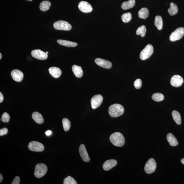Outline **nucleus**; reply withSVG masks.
<instances>
[{"instance_id":"26","label":"nucleus","mask_w":184,"mask_h":184,"mask_svg":"<svg viewBox=\"0 0 184 184\" xmlns=\"http://www.w3.org/2000/svg\"><path fill=\"white\" fill-rule=\"evenodd\" d=\"M51 3L49 1H43L40 5L39 8L42 11H45L49 10L51 6Z\"/></svg>"},{"instance_id":"24","label":"nucleus","mask_w":184,"mask_h":184,"mask_svg":"<svg viewBox=\"0 0 184 184\" xmlns=\"http://www.w3.org/2000/svg\"><path fill=\"white\" fill-rule=\"evenodd\" d=\"M168 12L171 16H174L177 14L178 12L177 5L174 3H171L170 5V8L168 9Z\"/></svg>"},{"instance_id":"41","label":"nucleus","mask_w":184,"mask_h":184,"mask_svg":"<svg viewBox=\"0 0 184 184\" xmlns=\"http://www.w3.org/2000/svg\"><path fill=\"white\" fill-rule=\"evenodd\" d=\"M2 58V55L1 53H0V60Z\"/></svg>"},{"instance_id":"8","label":"nucleus","mask_w":184,"mask_h":184,"mask_svg":"<svg viewBox=\"0 0 184 184\" xmlns=\"http://www.w3.org/2000/svg\"><path fill=\"white\" fill-rule=\"evenodd\" d=\"M28 148L30 150L35 152H41L44 149L43 144L37 141H32L28 144Z\"/></svg>"},{"instance_id":"21","label":"nucleus","mask_w":184,"mask_h":184,"mask_svg":"<svg viewBox=\"0 0 184 184\" xmlns=\"http://www.w3.org/2000/svg\"><path fill=\"white\" fill-rule=\"evenodd\" d=\"M57 42L59 44L68 47H75L77 45V43L70 41L63 40H58L57 41Z\"/></svg>"},{"instance_id":"38","label":"nucleus","mask_w":184,"mask_h":184,"mask_svg":"<svg viewBox=\"0 0 184 184\" xmlns=\"http://www.w3.org/2000/svg\"><path fill=\"white\" fill-rule=\"evenodd\" d=\"M3 96L1 92H0V103H1L3 100Z\"/></svg>"},{"instance_id":"5","label":"nucleus","mask_w":184,"mask_h":184,"mask_svg":"<svg viewBox=\"0 0 184 184\" xmlns=\"http://www.w3.org/2000/svg\"><path fill=\"white\" fill-rule=\"evenodd\" d=\"M54 27L55 29L59 30H70L72 28L71 24L65 21L60 20L55 22L54 24Z\"/></svg>"},{"instance_id":"39","label":"nucleus","mask_w":184,"mask_h":184,"mask_svg":"<svg viewBox=\"0 0 184 184\" xmlns=\"http://www.w3.org/2000/svg\"><path fill=\"white\" fill-rule=\"evenodd\" d=\"M3 180V177L2 174H0V182L1 183L2 181Z\"/></svg>"},{"instance_id":"33","label":"nucleus","mask_w":184,"mask_h":184,"mask_svg":"<svg viewBox=\"0 0 184 184\" xmlns=\"http://www.w3.org/2000/svg\"><path fill=\"white\" fill-rule=\"evenodd\" d=\"M10 119V116L8 113L5 112L3 114L1 117V120L4 122H8Z\"/></svg>"},{"instance_id":"10","label":"nucleus","mask_w":184,"mask_h":184,"mask_svg":"<svg viewBox=\"0 0 184 184\" xmlns=\"http://www.w3.org/2000/svg\"><path fill=\"white\" fill-rule=\"evenodd\" d=\"M31 54L33 57L39 60H45L48 57V55L46 53L38 49L32 51Z\"/></svg>"},{"instance_id":"23","label":"nucleus","mask_w":184,"mask_h":184,"mask_svg":"<svg viewBox=\"0 0 184 184\" xmlns=\"http://www.w3.org/2000/svg\"><path fill=\"white\" fill-rule=\"evenodd\" d=\"M149 15V11L146 8H143L138 11V16L140 18L146 19L148 16Z\"/></svg>"},{"instance_id":"16","label":"nucleus","mask_w":184,"mask_h":184,"mask_svg":"<svg viewBox=\"0 0 184 184\" xmlns=\"http://www.w3.org/2000/svg\"><path fill=\"white\" fill-rule=\"evenodd\" d=\"M117 161L114 159L106 161L103 164V168L104 170L108 171L116 166Z\"/></svg>"},{"instance_id":"11","label":"nucleus","mask_w":184,"mask_h":184,"mask_svg":"<svg viewBox=\"0 0 184 184\" xmlns=\"http://www.w3.org/2000/svg\"><path fill=\"white\" fill-rule=\"evenodd\" d=\"M78 7L79 10L84 13H89L92 11V5L87 1H81L79 3Z\"/></svg>"},{"instance_id":"29","label":"nucleus","mask_w":184,"mask_h":184,"mask_svg":"<svg viewBox=\"0 0 184 184\" xmlns=\"http://www.w3.org/2000/svg\"><path fill=\"white\" fill-rule=\"evenodd\" d=\"M164 96L162 94L160 93H156L153 94L152 98V99L156 102H160L162 101L164 99Z\"/></svg>"},{"instance_id":"36","label":"nucleus","mask_w":184,"mask_h":184,"mask_svg":"<svg viewBox=\"0 0 184 184\" xmlns=\"http://www.w3.org/2000/svg\"><path fill=\"white\" fill-rule=\"evenodd\" d=\"M20 183V178L18 176H16L12 182V184H19Z\"/></svg>"},{"instance_id":"32","label":"nucleus","mask_w":184,"mask_h":184,"mask_svg":"<svg viewBox=\"0 0 184 184\" xmlns=\"http://www.w3.org/2000/svg\"><path fill=\"white\" fill-rule=\"evenodd\" d=\"M64 184H77L75 180L71 176H68L64 179Z\"/></svg>"},{"instance_id":"22","label":"nucleus","mask_w":184,"mask_h":184,"mask_svg":"<svg viewBox=\"0 0 184 184\" xmlns=\"http://www.w3.org/2000/svg\"><path fill=\"white\" fill-rule=\"evenodd\" d=\"M32 118L35 122L38 124H42L44 122L43 117L41 114L38 112H35L32 114Z\"/></svg>"},{"instance_id":"1","label":"nucleus","mask_w":184,"mask_h":184,"mask_svg":"<svg viewBox=\"0 0 184 184\" xmlns=\"http://www.w3.org/2000/svg\"><path fill=\"white\" fill-rule=\"evenodd\" d=\"M124 108L120 104H115L110 106L109 109V114L112 117L120 116L124 113Z\"/></svg>"},{"instance_id":"13","label":"nucleus","mask_w":184,"mask_h":184,"mask_svg":"<svg viewBox=\"0 0 184 184\" xmlns=\"http://www.w3.org/2000/svg\"><path fill=\"white\" fill-rule=\"evenodd\" d=\"M95 62L100 67L107 69H110L112 65L111 62L109 61L100 58L96 59Z\"/></svg>"},{"instance_id":"4","label":"nucleus","mask_w":184,"mask_h":184,"mask_svg":"<svg viewBox=\"0 0 184 184\" xmlns=\"http://www.w3.org/2000/svg\"><path fill=\"white\" fill-rule=\"evenodd\" d=\"M153 53V47L151 44H148L146 46L140 54V59L144 60L148 59Z\"/></svg>"},{"instance_id":"34","label":"nucleus","mask_w":184,"mask_h":184,"mask_svg":"<svg viewBox=\"0 0 184 184\" xmlns=\"http://www.w3.org/2000/svg\"><path fill=\"white\" fill-rule=\"evenodd\" d=\"M134 85L136 89H139L141 88L142 86V81L141 79H136L134 83Z\"/></svg>"},{"instance_id":"17","label":"nucleus","mask_w":184,"mask_h":184,"mask_svg":"<svg viewBox=\"0 0 184 184\" xmlns=\"http://www.w3.org/2000/svg\"><path fill=\"white\" fill-rule=\"evenodd\" d=\"M49 71L50 75L55 78H58L62 75V71L59 68L51 67L49 68Z\"/></svg>"},{"instance_id":"35","label":"nucleus","mask_w":184,"mask_h":184,"mask_svg":"<svg viewBox=\"0 0 184 184\" xmlns=\"http://www.w3.org/2000/svg\"><path fill=\"white\" fill-rule=\"evenodd\" d=\"M8 132V130L7 128H3L0 130V136H2L6 135Z\"/></svg>"},{"instance_id":"9","label":"nucleus","mask_w":184,"mask_h":184,"mask_svg":"<svg viewBox=\"0 0 184 184\" xmlns=\"http://www.w3.org/2000/svg\"><path fill=\"white\" fill-rule=\"evenodd\" d=\"M103 101V98L100 94L96 95L91 100V105L92 109H96L101 105Z\"/></svg>"},{"instance_id":"20","label":"nucleus","mask_w":184,"mask_h":184,"mask_svg":"<svg viewBox=\"0 0 184 184\" xmlns=\"http://www.w3.org/2000/svg\"><path fill=\"white\" fill-rule=\"evenodd\" d=\"M72 70L75 76L78 78H81L83 76V71L80 66L74 65L72 67Z\"/></svg>"},{"instance_id":"3","label":"nucleus","mask_w":184,"mask_h":184,"mask_svg":"<svg viewBox=\"0 0 184 184\" xmlns=\"http://www.w3.org/2000/svg\"><path fill=\"white\" fill-rule=\"evenodd\" d=\"M47 171V168L46 165L40 163L36 166L34 174L36 177L40 178L45 175Z\"/></svg>"},{"instance_id":"2","label":"nucleus","mask_w":184,"mask_h":184,"mask_svg":"<svg viewBox=\"0 0 184 184\" xmlns=\"http://www.w3.org/2000/svg\"><path fill=\"white\" fill-rule=\"evenodd\" d=\"M110 141L114 145L121 147L124 145L125 139L124 136L120 133H114L110 136Z\"/></svg>"},{"instance_id":"12","label":"nucleus","mask_w":184,"mask_h":184,"mask_svg":"<svg viewBox=\"0 0 184 184\" xmlns=\"http://www.w3.org/2000/svg\"><path fill=\"white\" fill-rule=\"evenodd\" d=\"M183 82V79L181 76L176 75H174L170 80V84L176 87L181 86Z\"/></svg>"},{"instance_id":"18","label":"nucleus","mask_w":184,"mask_h":184,"mask_svg":"<svg viewBox=\"0 0 184 184\" xmlns=\"http://www.w3.org/2000/svg\"><path fill=\"white\" fill-rule=\"evenodd\" d=\"M135 0H129L123 3L121 5V8L124 10H126L133 8L135 5Z\"/></svg>"},{"instance_id":"27","label":"nucleus","mask_w":184,"mask_h":184,"mask_svg":"<svg viewBox=\"0 0 184 184\" xmlns=\"http://www.w3.org/2000/svg\"><path fill=\"white\" fill-rule=\"evenodd\" d=\"M155 25L159 30L162 29L163 22L162 17L157 16L155 17Z\"/></svg>"},{"instance_id":"19","label":"nucleus","mask_w":184,"mask_h":184,"mask_svg":"<svg viewBox=\"0 0 184 184\" xmlns=\"http://www.w3.org/2000/svg\"><path fill=\"white\" fill-rule=\"evenodd\" d=\"M167 139L172 146H176L178 145V143L177 139L173 134L171 133H169L167 135Z\"/></svg>"},{"instance_id":"37","label":"nucleus","mask_w":184,"mask_h":184,"mask_svg":"<svg viewBox=\"0 0 184 184\" xmlns=\"http://www.w3.org/2000/svg\"><path fill=\"white\" fill-rule=\"evenodd\" d=\"M52 134V131L50 130H48L45 132V134L47 136H50Z\"/></svg>"},{"instance_id":"7","label":"nucleus","mask_w":184,"mask_h":184,"mask_svg":"<svg viewBox=\"0 0 184 184\" xmlns=\"http://www.w3.org/2000/svg\"><path fill=\"white\" fill-rule=\"evenodd\" d=\"M157 167L156 163L154 159H149L146 163L144 169L146 173L151 174L154 172Z\"/></svg>"},{"instance_id":"15","label":"nucleus","mask_w":184,"mask_h":184,"mask_svg":"<svg viewBox=\"0 0 184 184\" xmlns=\"http://www.w3.org/2000/svg\"><path fill=\"white\" fill-rule=\"evenodd\" d=\"M79 153L81 158L85 162H89L90 160L86 147L84 144H81L79 147Z\"/></svg>"},{"instance_id":"25","label":"nucleus","mask_w":184,"mask_h":184,"mask_svg":"<svg viewBox=\"0 0 184 184\" xmlns=\"http://www.w3.org/2000/svg\"><path fill=\"white\" fill-rule=\"evenodd\" d=\"M172 115L174 120L178 125L181 124V119L180 113L177 111H173L172 112Z\"/></svg>"},{"instance_id":"28","label":"nucleus","mask_w":184,"mask_h":184,"mask_svg":"<svg viewBox=\"0 0 184 184\" xmlns=\"http://www.w3.org/2000/svg\"><path fill=\"white\" fill-rule=\"evenodd\" d=\"M62 123L64 131H68L71 127L70 121L67 118H64L62 119Z\"/></svg>"},{"instance_id":"31","label":"nucleus","mask_w":184,"mask_h":184,"mask_svg":"<svg viewBox=\"0 0 184 184\" xmlns=\"http://www.w3.org/2000/svg\"><path fill=\"white\" fill-rule=\"evenodd\" d=\"M132 14L130 12L125 13L121 16V19L125 23L129 22L132 19Z\"/></svg>"},{"instance_id":"40","label":"nucleus","mask_w":184,"mask_h":184,"mask_svg":"<svg viewBox=\"0 0 184 184\" xmlns=\"http://www.w3.org/2000/svg\"><path fill=\"white\" fill-rule=\"evenodd\" d=\"M181 162L184 165V158L181 159Z\"/></svg>"},{"instance_id":"43","label":"nucleus","mask_w":184,"mask_h":184,"mask_svg":"<svg viewBox=\"0 0 184 184\" xmlns=\"http://www.w3.org/2000/svg\"><path fill=\"white\" fill-rule=\"evenodd\" d=\"M46 53H47V54L49 53V52H46Z\"/></svg>"},{"instance_id":"6","label":"nucleus","mask_w":184,"mask_h":184,"mask_svg":"<svg viewBox=\"0 0 184 184\" xmlns=\"http://www.w3.org/2000/svg\"><path fill=\"white\" fill-rule=\"evenodd\" d=\"M184 35V28L179 27L171 34L170 37V41L174 42L181 39Z\"/></svg>"},{"instance_id":"30","label":"nucleus","mask_w":184,"mask_h":184,"mask_svg":"<svg viewBox=\"0 0 184 184\" xmlns=\"http://www.w3.org/2000/svg\"><path fill=\"white\" fill-rule=\"evenodd\" d=\"M146 30L145 26L142 25L138 28L136 31V34L137 35H140L142 37H143L146 35Z\"/></svg>"},{"instance_id":"14","label":"nucleus","mask_w":184,"mask_h":184,"mask_svg":"<svg viewBox=\"0 0 184 184\" xmlns=\"http://www.w3.org/2000/svg\"><path fill=\"white\" fill-rule=\"evenodd\" d=\"M11 77L15 81L20 82L23 79V73L19 70L15 69L11 71Z\"/></svg>"},{"instance_id":"42","label":"nucleus","mask_w":184,"mask_h":184,"mask_svg":"<svg viewBox=\"0 0 184 184\" xmlns=\"http://www.w3.org/2000/svg\"><path fill=\"white\" fill-rule=\"evenodd\" d=\"M27 1H32L33 0H27Z\"/></svg>"}]
</instances>
